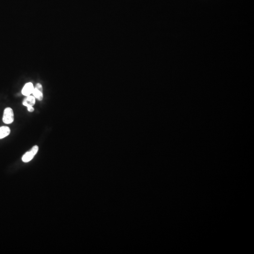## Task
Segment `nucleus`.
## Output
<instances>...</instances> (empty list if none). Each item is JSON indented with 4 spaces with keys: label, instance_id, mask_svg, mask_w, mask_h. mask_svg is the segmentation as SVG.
<instances>
[{
    "label": "nucleus",
    "instance_id": "4",
    "mask_svg": "<svg viewBox=\"0 0 254 254\" xmlns=\"http://www.w3.org/2000/svg\"><path fill=\"white\" fill-rule=\"evenodd\" d=\"M34 89V87L32 83L28 82L25 84L22 90V94L24 96H29L32 93Z\"/></svg>",
    "mask_w": 254,
    "mask_h": 254
},
{
    "label": "nucleus",
    "instance_id": "1",
    "mask_svg": "<svg viewBox=\"0 0 254 254\" xmlns=\"http://www.w3.org/2000/svg\"><path fill=\"white\" fill-rule=\"evenodd\" d=\"M14 112L11 108H7L5 109L2 121L4 123L7 124L12 123L14 121Z\"/></svg>",
    "mask_w": 254,
    "mask_h": 254
},
{
    "label": "nucleus",
    "instance_id": "7",
    "mask_svg": "<svg viewBox=\"0 0 254 254\" xmlns=\"http://www.w3.org/2000/svg\"><path fill=\"white\" fill-rule=\"evenodd\" d=\"M27 110L29 111V112H33L35 110V109L33 107H30V108H27Z\"/></svg>",
    "mask_w": 254,
    "mask_h": 254
},
{
    "label": "nucleus",
    "instance_id": "2",
    "mask_svg": "<svg viewBox=\"0 0 254 254\" xmlns=\"http://www.w3.org/2000/svg\"><path fill=\"white\" fill-rule=\"evenodd\" d=\"M39 150V147L37 146L32 147L30 151L26 152L22 157V161L24 162H28L31 161L34 158V156L36 154Z\"/></svg>",
    "mask_w": 254,
    "mask_h": 254
},
{
    "label": "nucleus",
    "instance_id": "6",
    "mask_svg": "<svg viewBox=\"0 0 254 254\" xmlns=\"http://www.w3.org/2000/svg\"><path fill=\"white\" fill-rule=\"evenodd\" d=\"M11 133V129L7 126L0 127V139H4L9 135Z\"/></svg>",
    "mask_w": 254,
    "mask_h": 254
},
{
    "label": "nucleus",
    "instance_id": "3",
    "mask_svg": "<svg viewBox=\"0 0 254 254\" xmlns=\"http://www.w3.org/2000/svg\"><path fill=\"white\" fill-rule=\"evenodd\" d=\"M32 94L34 95L35 98H36L38 100H43V88L41 84L37 83L35 88H34Z\"/></svg>",
    "mask_w": 254,
    "mask_h": 254
},
{
    "label": "nucleus",
    "instance_id": "5",
    "mask_svg": "<svg viewBox=\"0 0 254 254\" xmlns=\"http://www.w3.org/2000/svg\"><path fill=\"white\" fill-rule=\"evenodd\" d=\"M35 103V98L34 96H27L23 101V105L24 106H27V108L30 107H33Z\"/></svg>",
    "mask_w": 254,
    "mask_h": 254
}]
</instances>
